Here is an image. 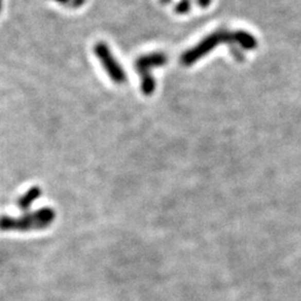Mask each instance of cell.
Here are the masks:
<instances>
[{"mask_svg": "<svg viewBox=\"0 0 301 301\" xmlns=\"http://www.w3.org/2000/svg\"><path fill=\"white\" fill-rule=\"evenodd\" d=\"M3 8V0H0V11H2Z\"/></svg>", "mask_w": 301, "mask_h": 301, "instance_id": "obj_9", "label": "cell"}, {"mask_svg": "<svg viewBox=\"0 0 301 301\" xmlns=\"http://www.w3.org/2000/svg\"><path fill=\"white\" fill-rule=\"evenodd\" d=\"M160 2L162 3V4H169L171 2V0H160Z\"/></svg>", "mask_w": 301, "mask_h": 301, "instance_id": "obj_8", "label": "cell"}, {"mask_svg": "<svg viewBox=\"0 0 301 301\" xmlns=\"http://www.w3.org/2000/svg\"><path fill=\"white\" fill-rule=\"evenodd\" d=\"M167 63V57L162 51H154L139 56L135 62V69L140 79V91L145 96L153 95L155 91V79L151 70L155 67H161Z\"/></svg>", "mask_w": 301, "mask_h": 301, "instance_id": "obj_2", "label": "cell"}, {"mask_svg": "<svg viewBox=\"0 0 301 301\" xmlns=\"http://www.w3.org/2000/svg\"><path fill=\"white\" fill-rule=\"evenodd\" d=\"M40 194H42V190H40L38 186L30 187V189L27 191L23 197L19 198L17 202L19 209H22L23 211L28 210L30 205L40 197Z\"/></svg>", "mask_w": 301, "mask_h": 301, "instance_id": "obj_5", "label": "cell"}, {"mask_svg": "<svg viewBox=\"0 0 301 301\" xmlns=\"http://www.w3.org/2000/svg\"><path fill=\"white\" fill-rule=\"evenodd\" d=\"M56 213L50 207H43L35 212L27 213L19 218L2 217L0 230L2 231H36L48 227L55 220Z\"/></svg>", "mask_w": 301, "mask_h": 301, "instance_id": "obj_1", "label": "cell"}, {"mask_svg": "<svg viewBox=\"0 0 301 301\" xmlns=\"http://www.w3.org/2000/svg\"><path fill=\"white\" fill-rule=\"evenodd\" d=\"M223 37L224 35L222 32H214L212 33V35L207 36L206 38L202 40V42H200L196 47H193V48L185 51L182 55V57H181V63L185 66H190L196 62H198L201 57H203L210 50H212L214 47H216L221 40H222Z\"/></svg>", "mask_w": 301, "mask_h": 301, "instance_id": "obj_4", "label": "cell"}, {"mask_svg": "<svg viewBox=\"0 0 301 301\" xmlns=\"http://www.w3.org/2000/svg\"><path fill=\"white\" fill-rule=\"evenodd\" d=\"M94 54L103 66L107 75L116 84H124L127 79V75L124 68L117 62L115 56L113 55L111 48L106 43L98 42L94 46Z\"/></svg>", "mask_w": 301, "mask_h": 301, "instance_id": "obj_3", "label": "cell"}, {"mask_svg": "<svg viewBox=\"0 0 301 301\" xmlns=\"http://www.w3.org/2000/svg\"><path fill=\"white\" fill-rule=\"evenodd\" d=\"M200 7H207L211 3V0H197ZM191 8V0H180L179 4L175 7V11L179 15H184Z\"/></svg>", "mask_w": 301, "mask_h": 301, "instance_id": "obj_6", "label": "cell"}, {"mask_svg": "<svg viewBox=\"0 0 301 301\" xmlns=\"http://www.w3.org/2000/svg\"><path fill=\"white\" fill-rule=\"evenodd\" d=\"M59 4H73L75 6H80L85 0H57Z\"/></svg>", "mask_w": 301, "mask_h": 301, "instance_id": "obj_7", "label": "cell"}]
</instances>
